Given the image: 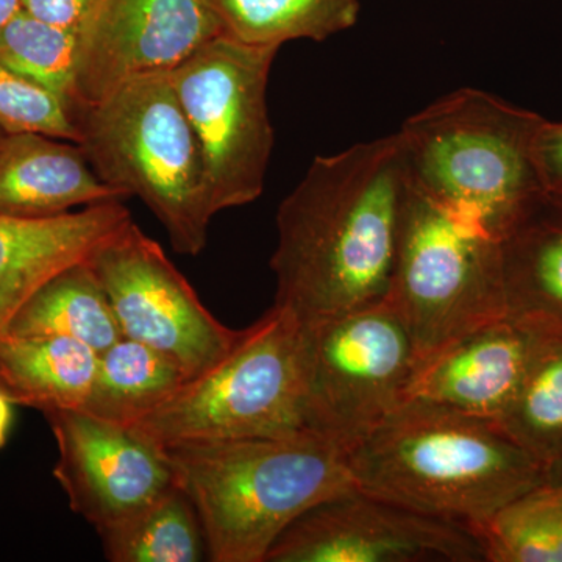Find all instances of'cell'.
I'll use <instances>...</instances> for the list:
<instances>
[{"label":"cell","mask_w":562,"mask_h":562,"mask_svg":"<svg viewBox=\"0 0 562 562\" xmlns=\"http://www.w3.org/2000/svg\"><path fill=\"white\" fill-rule=\"evenodd\" d=\"M406 187L395 133L314 158L277 213L273 305L308 324L387 301Z\"/></svg>","instance_id":"cell-1"},{"label":"cell","mask_w":562,"mask_h":562,"mask_svg":"<svg viewBox=\"0 0 562 562\" xmlns=\"http://www.w3.org/2000/svg\"><path fill=\"white\" fill-rule=\"evenodd\" d=\"M358 490L473 532L553 475L494 419L406 401L346 452Z\"/></svg>","instance_id":"cell-2"},{"label":"cell","mask_w":562,"mask_h":562,"mask_svg":"<svg viewBox=\"0 0 562 562\" xmlns=\"http://www.w3.org/2000/svg\"><path fill=\"white\" fill-rule=\"evenodd\" d=\"M161 450L198 512L213 562H266L299 517L357 490L346 450L313 432Z\"/></svg>","instance_id":"cell-3"},{"label":"cell","mask_w":562,"mask_h":562,"mask_svg":"<svg viewBox=\"0 0 562 562\" xmlns=\"http://www.w3.org/2000/svg\"><path fill=\"white\" fill-rule=\"evenodd\" d=\"M543 121L486 91L450 92L395 132L406 180L503 241L550 194L535 155Z\"/></svg>","instance_id":"cell-4"},{"label":"cell","mask_w":562,"mask_h":562,"mask_svg":"<svg viewBox=\"0 0 562 562\" xmlns=\"http://www.w3.org/2000/svg\"><path fill=\"white\" fill-rule=\"evenodd\" d=\"M76 120L79 146L101 180L125 199L138 198L177 254L201 255L217 213L171 74L136 77L79 111Z\"/></svg>","instance_id":"cell-5"},{"label":"cell","mask_w":562,"mask_h":562,"mask_svg":"<svg viewBox=\"0 0 562 562\" xmlns=\"http://www.w3.org/2000/svg\"><path fill=\"white\" fill-rule=\"evenodd\" d=\"M128 428L158 449L305 432L302 322L272 305L220 361Z\"/></svg>","instance_id":"cell-6"},{"label":"cell","mask_w":562,"mask_h":562,"mask_svg":"<svg viewBox=\"0 0 562 562\" xmlns=\"http://www.w3.org/2000/svg\"><path fill=\"white\" fill-rule=\"evenodd\" d=\"M390 299L412 331L422 364L506 316L502 243L408 183Z\"/></svg>","instance_id":"cell-7"},{"label":"cell","mask_w":562,"mask_h":562,"mask_svg":"<svg viewBox=\"0 0 562 562\" xmlns=\"http://www.w3.org/2000/svg\"><path fill=\"white\" fill-rule=\"evenodd\" d=\"M302 325L305 430L347 452L406 401L416 341L391 299Z\"/></svg>","instance_id":"cell-8"},{"label":"cell","mask_w":562,"mask_h":562,"mask_svg":"<svg viewBox=\"0 0 562 562\" xmlns=\"http://www.w3.org/2000/svg\"><path fill=\"white\" fill-rule=\"evenodd\" d=\"M277 52L222 33L171 72L216 213L249 205L265 191L273 149L268 83Z\"/></svg>","instance_id":"cell-9"},{"label":"cell","mask_w":562,"mask_h":562,"mask_svg":"<svg viewBox=\"0 0 562 562\" xmlns=\"http://www.w3.org/2000/svg\"><path fill=\"white\" fill-rule=\"evenodd\" d=\"M88 262L109 297L122 336L168 355L188 380L220 361L238 339L239 330L211 314L160 244L133 220Z\"/></svg>","instance_id":"cell-10"},{"label":"cell","mask_w":562,"mask_h":562,"mask_svg":"<svg viewBox=\"0 0 562 562\" xmlns=\"http://www.w3.org/2000/svg\"><path fill=\"white\" fill-rule=\"evenodd\" d=\"M484 561L468 528L361 490L322 502L273 543L266 562Z\"/></svg>","instance_id":"cell-11"},{"label":"cell","mask_w":562,"mask_h":562,"mask_svg":"<svg viewBox=\"0 0 562 562\" xmlns=\"http://www.w3.org/2000/svg\"><path fill=\"white\" fill-rule=\"evenodd\" d=\"M76 33L79 113L136 77L171 74L224 32L206 0H92Z\"/></svg>","instance_id":"cell-12"},{"label":"cell","mask_w":562,"mask_h":562,"mask_svg":"<svg viewBox=\"0 0 562 562\" xmlns=\"http://www.w3.org/2000/svg\"><path fill=\"white\" fill-rule=\"evenodd\" d=\"M44 417L57 442L54 476L69 508L95 530L139 512L176 484L162 450L131 428L83 409H52Z\"/></svg>","instance_id":"cell-13"},{"label":"cell","mask_w":562,"mask_h":562,"mask_svg":"<svg viewBox=\"0 0 562 562\" xmlns=\"http://www.w3.org/2000/svg\"><path fill=\"white\" fill-rule=\"evenodd\" d=\"M547 339L508 314L487 322L422 362L406 401L498 422Z\"/></svg>","instance_id":"cell-14"},{"label":"cell","mask_w":562,"mask_h":562,"mask_svg":"<svg viewBox=\"0 0 562 562\" xmlns=\"http://www.w3.org/2000/svg\"><path fill=\"white\" fill-rule=\"evenodd\" d=\"M131 221L122 201L43 220L0 214V336L33 292L63 269L90 260Z\"/></svg>","instance_id":"cell-15"},{"label":"cell","mask_w":562,"mask_h":562,"mask_svg":"<svg viewBox=\"0 0 562 562\" xmlns=\"http://www.w3.org/2000/svg\"><path fill=\"white\" fill-rule=\"evenodd\" d=\"M124 199L101 180L72 140L10 133L0 146V214L43 220Z\"/></svg>","instance_id":"cell-16"},{"label":"cell","mask_w":562,"mask_h":562,"mask_svg":"<svg viewBox=\"0 0 562 562\" xmlns=\"http://www.w3.org/2000/svg\"><path fill=\"white\" fill-rule=\"evenodd\" d=\"M501 243L506 314L562 339V199L547 195Z\"/></svg>","instance_id":"cell-17"},{"label":"cell","mask_w":562,"mask_h":562,"mask_svg":"<svg viewBox=\"0 0 562 562\" xmlns=\"http://www.w3.org/2000/svg\"><path fill=\"white\" fill-rule=\"evenodd\" d=\"M99 353L65 336H0V387L14 405L80 409L90 395Z\"/></svg>","instance_id":"cell-18"},{"label":"cell","mask_w":562,"mask_h":562,"mask_svg":"<svg viewBox=\"0 0 562 562\" xmlns=\"http://www.w3.org/2000/svg\"><path fill=\"white\" fill-rule=\"evenodd\" d=\"M5 335L65 336L99 355L122 338L109 297L88 260L55 273L33 292Z\"/></svg>","instance_id":"cell-19"},{"label":"cell","mask_w":562,"mask_h":562,"mask_svg":"<svg viewBox=\"0 0 562 562\" xmlns=\"http://www.w3.org/2000/svg\"><path fill=\"white\" fill-rule=\"evenodd\" d=\"M188 375L168 355L146 344L122 338L99 355L90 395L80 409L132 427L168 401Z\"/></svg>","instance_id":"cell-20"},{"label":"cell","mask_w":562,"mask_h":562,"mask_svg":"<svg viewBox=\"0 0 562 562\" xmlns=\"http://www.w3.org/2000/svg\"><path fill=\"white\" fill-rule=\"evenodd\" d=\"M95 531L111 562H201L209 558L198 512L177 484L139 512Z\"/></svg>","instance_id":"cell-21"},{"label":"cell","mask_w":562,"mask_h":562,"mask_svg":"<svg viewBox=\"0 0 562 562\" xmlns=\"http://www.w3.org/2000/svg\"><path fill=\"white\" fill-rule=\"evenodd\" d=\"M222 32L250 46L276 47L295 40L325 41L349 31L360 0H206Z\"/></svg>","instance_id":"cell-22"},{"label":"cell","mask_w":562,"mask_h":562,"mask_svg":"<svg viewBox=\"0 0 562 562\" xmlns=\"http://www.w3.org/2000/svg\"><path fill=\"white\" fill-rule=\"evenodd\" d=\"M490 562H562V471L514 498L472 532Z\"/></svg>","instance_id":"cell-23"},{"label":"cell","mask_w":562,"mask_h":562,"mask_svg":"<svg viewBox=\"0 0 562 562\" xmlns=\"http://www.w3.org/2000/svg\"><path fill=\"white\" fill-rule=\"evenodd\" d=\"M498 424L547 464L562 461V339H547Z\"/></svg>","instance_id":"cell-24"},{"label":"cell","mask_w":562,"mask_h":562,"mask_svg":"<svg viewBox=\"0 0 562 562\" xmlns=\"http://www.w3.org/2000/svg\"><path fill=\"white\" fill-rule=\"evenodd\" d=\"M76 29L38 20L24 9L0 31V63L35 81L77 113Z\"/></svg>","instance_id":"cell-25"},{"label":"cell","mask_w":562,"mask_h":562,"mask_svg":"<svg viewBox=\"0 0 562 562\" xmlns=\"http://www.w3.org/2000/svg\"><path fill=\"white\" fill-rule=\"evenodd\" d=\"M0 128L5 133H41L79 144L72 110L54 92L0 63Z\"/></svg>","instance_id":"cell-26"},{"label":"cell","mask_w":562,"mask_h":562,"mask_svg":"<svg viewBox=\"0 0 562 562\" xmlns=\"http://www.w3.org/2000/svg\"><path fill=\"white\" fill-rule=\"evenodd\" d=\"M535 155L547 191L562 198V122L543 121L536 136Z\"/></svg>","instance_id":"cell-27"},{"label":"cell","mask_w":562,"mask_h":562,"mask_svg":"<svg viewBox=\"0 0 562 562\" xmlns=\"http://www.w3.org/2000/svg\"><path fill=\"white\" fill-rule=\"evenodd\" d=\"M91 2L92 0H22V9L49 24L76 29Z\"/></svg>","instance_id":"cell-28"},{"label":"cell","mask_w":562,"mask_h":562,"mask_svg":"<svg viewBox=\"0 0 562 562\" xmlns=\"http://www.w3.org/2000/svg\"><path fill=\"white\" fill-rule=\"evenodd\" d=\"M13 405L9 394L0 387V449L9 439L11 422H13Z\"/></svg>","instance_id":"cell-29"},{"label":"cell","mask_w":562,"mask_h":562,"mask_svg":"<svg viewBox=\"0 0 562 562\" xmlns=\"http://www.w3.org/2000/svg\"><path fill=\"white\" fill-rule=\"evenodd\" d=\"M22 10V0H0V31Z\"/></svg>","instance_id":"cell-30"},{"label":"cell","mask_w":562,"mask_h":562,"mask_svg":"<svg viewBox=\"0 0 562 562\" xmlns=\"http://www.w3.org/2000/svg\"><path fill=\"white\" fill-rule=\"evenodd\" d=\"M7 135H9V133H5L0 128V146H2L3 139H5Z\"/></svg>","instance_id":"cell-31"},{"label":"cell","mask_w":562,"mask_h":562,"mask_svg":"<svg viewBox=\"0 0 562 562\" xmlns=\"http://www.w3.org/2000/svg\"><path fill=\"white\" fill-rule=\"evenodd\" d=\"M554 468H560L562 471V462H560V464L554 465Z\"/></svg>","instance_id":"cell-32"},{"label":"cell","mask_w":562,"mask_h":562,"mask_svg":"<svg viewBox=\"0 0 562 562\" xmlns=\"http://www.w3.org/2000/svg\"><path fill=\"white\" fill-rule=\"evenodd\" d=\"M562 462V461H561ZM558 464H560V462H558Z\"/></svg>","instance_id":"cell-33"},{"label":"cell","mask_w":562,"mask_h":562,"mask_svg":"<svg viewBox=\"0 0 562 562\" xmlns=\"http://www.w3.org/2000/svg\"><path fill=\"white\" fill-rule=\"evenodd\" d=\"M562 199V198H561Z\"/></svg>","instance_id":"cell-34"}]
</instances>
